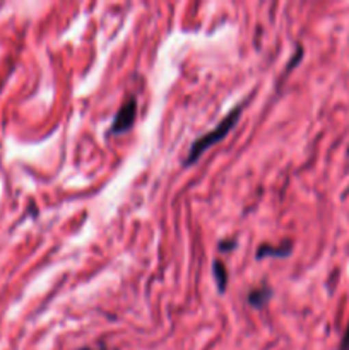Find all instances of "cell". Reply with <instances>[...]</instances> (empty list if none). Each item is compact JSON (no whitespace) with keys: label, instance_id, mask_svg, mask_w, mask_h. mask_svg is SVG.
I'll return each mask as SVG.
<instances>
[{"label":"cell","instance_id":"obj_1","mask_svg":"<svg viewBox=\"0 0 349 350\" xmlns=\"http://www.w3.org/2000/svg\"><path fill=\"white\" fill-rule=\"evenodd\" d=\"M240 115H242V106H236L233 111H229L228 115H226L224 118L218 123V126H216V129H212L211 132L204 133V135L198 137L197 140H194V144L190 146V150H188L187 159L183 161L185 166H188V164H194L195 161L202 156V152H205L209 147L214 146V144L219 142V140H222V137H226V133H228L229 130L236 125Z\"/></svg>","mask_w":349,"mask_h":350},{"label":"cell","instance_id":"obj_2","mask_svg":"<svg viewBox=\"0 0 349 350\" xmlns=\"http://www.w3.org/2000/svg\"><path fill=\"white\" fill-rule=\"evenodd\" d=\"M137 115V99L129 98L122 105V108L116 113L115 120L112 123V129H109V133H123L127 130L132 129L133 120H135Z\"/></svg>","mask_w":349,"mask_h":350},{"label":"cell","instance_id":"obj_3","mask_svg":"<svg viewBox=\"0 0 349 350\" xmlns=\"http://www.w3.org/2000/svg\"><path fill=\"white\" fill-rule=\"evenodd\" d=\"M291 255V245H281V246H269L263 245L260 246L259 252H257V258H263V256H279V258H284V256Z\"/></svg>","mask_w":349,"mask_h":350},{"label":"cell","instance_id":"obj_4","mask_svg":"<svg viewBox=\"0 0 349 350\" xmlns=\"http://www.w3.org/2000/svg\"><path fill=\"white\" fill-rule=\"evenodd\" d=\"M270 296H272V291L269 287H259V289H253L248 294V304L253 308H262L266 306Z\"/></svg>","mask_w":349,"mask_h":350},{"label":"cell","instance_id":"obj_5","mask_svg":"<svg viewBox=\"0 0 349 350\" xmlns=\"http://www.w3.org/2000/svg\"><path fill=\"white\" fill-rule=\"evenodd\" d=\"M212 270H214V279L216 284H218L219 293H224L226 284H228V272H226V267L222 265L219 260H216V262L212 263Z\"/></svg>","mask_w":349,"mask_h":350},{"label":"cell","instance_id":"obj_6","mask_svg":"<svg viewBox=\"0 0 349 350\" xmlns=\"http://www.w3.org/2000/svg\"><path fill=\"white\" fill-rule=\"evenodd\" d=\"M341 350H349V328H348V330H346V335H344V338H342Z\"/></svg>","mask_w":349,"mask_h":350}]
</instances>
